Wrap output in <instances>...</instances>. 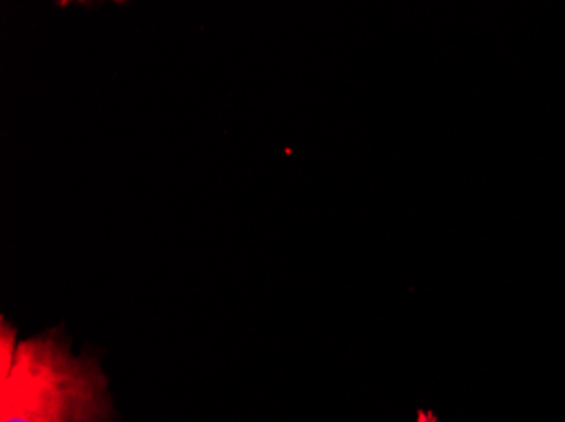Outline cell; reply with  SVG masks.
<instances>
[{
    "label": "cell",
    "instance_id": "6da1fadb",
    "mask_svg": "<svg viewBox=\"0 0 565 422\" xmlns=\"http://www.w3.org/2000/svg\"><path fill=\"white\" fill-rule=\"evenodd\" d=\"M109 380L97 358L72 354L62 329L18 345L0 379V422H114Z\"/></svg>",
    "mask_w": 565,
    "mask_h": 422
},
{
    "label": "cell",
    "instance_id": "7a4b0ae2",
    "mask_svg": "<svg viewBox=\"0 0 565 422\" xmlns=\"http://www.w3.org/2000/svg\"><path fill=\"white\" fill-rule=\"evenodd\" d=\"M418 421H420V422H437V415H435L434 412L422 411L420 414H418Z\"/></svg>",
    "mask_w": 565,
    "mask_h": 422
}]
</instances>
